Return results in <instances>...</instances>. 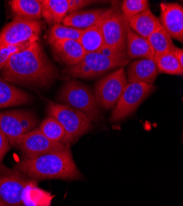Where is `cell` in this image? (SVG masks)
<instances>
[{"label":"cell","mask_w":183,"mask_h":206,"mask_svg":"<svg viewBox=\"0 0 183 206\" xmlns=\"http://www.w3.org/2000/svg\"><path fill=\"white\" fill-rule=\"evenodd\" d=\"M48 115L55 118L65 131L63 144L69 146L92 129V121L87 115L70 106L49 101L46 107Z\"/></svg>","instance_id":"obj_5"},{"label":"cell","mask_w":183,"mask_h":206,"mask_svg":"<svg viewBox=\"0 0 183 206\" xmlns=\"http://www.w3.org/2000/svg\"><path fill=\"white\" fill-rule=\"evenodd\" d=\"M10 149V143L9 139L0 130V164L2 163L4 158Z\"/></svg>","instance_id":"obj_31"},{"label":"cell","mask_w":183,"mask_h":206,"mask_svg":"<svg viewBox=\"0 0 183 206\" xmlns=\"http://www.w3.org/2000/svg\"><path fill=\"white\" fill-rule=\"evenodd\" d=\"M14 168L36 181L50 179L75 181L83 177L69 148L31 158L24 157Z\"/></svg>","instance_id":"obj_2"},{"label":"cell","mask_w":183,"mask_h":206,"mask_svg":"<svg viewBox=\"0 0 183 206\" xmlns=\"http://www.w3.org/2000/svg\"><path fill=\"white\" fill-rule=\"evenodd\" d=\"M38 129L46 138L51 141L63 143L65 137V131L61 124L55 118L48 115L41 123Z\"/></svg>","instance_id":"obj_25"},{"label":"cell","mask_w":183,"mask_h":206,"mask_svg":"<svg viewBox=\"0 0 183 206\" xmlns=\"http://www.w3.org/2000/svg\"><path fill=\"white\" fill-rule=\"evenodd\" d=\"M154 53V57L159 55L174 53L177 47L172 42V38L165 29L160 25L148 38Z\"/></svg>","instance_id":"obj_22"},{"label":"cell","mask_w":183,"mask_h":206,"mask_svg":"<svg viewBox=\"0 0 183 206\" xmlns=\"http://www.w3.org/2000/svg\"><path fill=\"white\" fill-rule=\"evenodd\" d=\"M2 75L11 83L45 87L58 78L59 73L36 41L13 55L2 69Z\"/></svg>","instance_id":"obj_1"},{"label":"cell","mask_w":183,"mask_h":206,"mask_svg":"<svg viewBox=\"0 0 183 206\" xmlns=\"http://www.w3.org/2000/svg\"><path fill=\"white\" fill-rule=\"evenodd\" d=\"M0 206H3V205H1V204H0Z\"/></svg>","instance_id":"obj_33"},{"label":"cell","mask_w":183,"mask_h":206,"mask_svg":"<svg viewBox=\"0 0 183 206\" xmlns=\"http://www.w3.org/2000/svg\"><path fill=\"white\" fill-rule=\"evenodd\" d=\"M129 62L126 52L119 53L104 49L100 52L87 53L82 61L74 66L65 67L62 71L64 78H94L104 75Z\"/></svg>","instance_id":"obj_3"},{"label":"cell","mask_w":183,"mask_h":206,"mask_svg":"<svg viewBox=\"0 0 183 206\" xmlns=\"http://www.w3.org/2000/svg\"><path fill=\"white\" fill-rule=\"evenodd\" d=\"M31 181L15 168L0 164V204L3 206H24L22 194Z\"/></svg>","instance_id":"obj_10"},{"label":"cell","mask_w":183,"mask_h":206,"mask_svg":"<svg viewBox=\"0 0 183 206\" xmlns=\"http://www.w3.org/2000/svg\"><path fill=\"white\" fill-rule=\"evenodd\" d=\"M83 31L76 29L74 27H69L64 25L56 24L52 26L50 28L48 35V41L50 45L59 41H65V40H74L79 41Z\"/></svg>","instance_id":"obj_27"},{"label":"cell","mask_w":183,"mask_h":206,"mask_svg":"<svg viewBox=\"0 0 183 206\" xmlns=\"http://www.w3.org/2000/svg\"><path fill=\"white\" fill-rule=\"evenodd\" d=\"M130 29L142 37L148 39L161 25L158 17L148 9L134 17L126 18Z\"/></svg>","instance_id":"obj_18"},{"label":"cell","mask_w":183,"mask_h":206,"mask_svg":"<svg viewBox=\"0 0 183 206\" xmlns=\"http://www.w3.org/2000/svg\"><path fill=\"white\" fill-rule=\"evenodd\" d=\"M9 5L17 17L37 21L42 17L41 0H13Z\"/></svg>","instance_id":"obj_21"},{"label":"cell","mask_w":183,"mask_h":206,"mask_svg":"<svg viewBox=\"0 0 183 206\" xmlns=\"http://www.w3.org/2000/svg\"><path fill=\"white\" fill-rule=\"evenodd\" d=\"M175 55L177 56V58L178 59L179 62H180V64L182 68L183 69V49H181V48H177L176 51L174 52Z\"/></svg>","instance_id":"obj_32"},{"label":"cell","mask_w":183,"mask_h":206,"mask_svg":"<svg viewBox=\"0 0 183 206\" xmlns=\"http://www.w3.org/2000/svg\"><path fill=\"white\" fill-rule=\"evenodd\" d=\"M126 54L129 59H154V53L148 39L139 36L128 27L126 36Z\"/></svg>","instance_id":"obj_17"},{"label":"cell","mask_w":183,"mask_h":206,"mask_svg":"<svg viewBox=\"0 0 183 206\" xmlns=\"http://www.w3.org/2000/svg\"><path fill=\"white\" fill-rule=\"evenodd\" d=\"M158 69L154 59H141L129 62L127 68L128 83L154 84L158 78Z\"/></svg>","instance_id":"obj_15"},{"label":"cell","mask_w":183,"mask_h":206,"mask_svg":"<svg viewBox=\"0 0 183 206\" xmlns=\"http://www.w3.org/2000/svg\"><path fill=\"white\" fill-rule=\"evenodd\" d=\"M158 73L170 75L183 76V69L174 53L154 57Z\"/></svg>","instance_id":"obj_26"},{"label":"cell","mask_w":183,"mask_h":206,"mask_svg":"<svg viewBox=\"0 0 183 206\" xmlns=\"http://www.w3.org/2000/svg\"><path fill=\"white\" fill-rule=\"evenodd\" d=\"M101 28L104 38L105 48L113 52H126L128 21L118 8L107 10L101 19Z\"/></svg>","instance_id":"obj_6"},{"label":"cell","mask_w":183,"mask_h":206,"mask_svg":"<svg viewBox=\"0 0 183 206\" xmlns=\"http://www.w3.org/2000/svg\"><path fill=\"white\" fill-rule=\"evenodd\" d=\"M69 3V13L80 11V9L85 8L87 5L91 4L93 2L88 0H68Z\"/></svg>","instance_id":"obj_30"},{"label":"cell","mask_w":183,"mask_h":206,"mask_svg":"<svg viewBox=\"0 0 183 206\" xmlns=\"http://www.w3.org/2000/svg\"><path fill=\"white\" fill-rule=\"evenodd\" d=\"M42 17L46 22L56 25L69 14L68 0H41Z\"/></svg>","instance_id":"obj_20"},{"label":"cell","mask_w":183,"mask_h":206,"mask_svg":"<svg viewBox=\"0 0 183 206\" xmlns=\"http://www.w3.org/2000/svg\"><path fill=\"white\" fill-rule=\"evenodd\" d=\"M127 84L128 80L124 67L118 68L98 80L93 91L100 107L114 109Z\"/></svg>","instance_id":"obj_7"},{"label":"cell","mask_w":183,"mask_h":206,"mask_svg":"<svg viewBox=\"0 0 183 206\" xmlns=\"http://www.w3.org/2000/svg\"><path fill=\"white\" fill-rule=\"evenodd\" d=\"M31 101L28 93L15 87L0 76V108L27 104Z\"/></svg>","instance_id":"obj_19"},{"label":"cell","mask_w":183,"mask_h":206,"mask_svg":"<svg viewBox=\"0 0 183 206\" xmlns=\"http://www.w3.org/2000/svg\"><path fill=\"white\" fill-rule=\"evenodd\" d=\"M31 44L32 43H23L17 46H8L2 47L0 49V70L2 71V69L4 68L9 59L13 55H15L17 52L23 51Z\"/></svg>","instance_id":"obj_29"},{"label":"cell","mask_w":183,"mask_h":206,"mask_svg":"<svg viewBox=\"0 0 183 206\" xmlns=\"http://www.w3.org/2000/svg\"><path fill=\"white\" fill-rule=\"evenodd\" d=\"M155 89L156 87L154 84L128 83L113 109L110 120L114 123L120 122L131 115Z\"/></svg>","instance_id":"obj_8"},{"label":"cell","mask_w":183,"mask_h":206,"mask_svg":"<svg viewBox=\"0 0 183 206\" xmlns=\"http://www.w3.org/2000/svg\"><path fill=\"white\" fill-rule=\"evenodd\" d=\"M57 99L59 103L82 112L92 121L100 120V105L97 101L94 91L78 80L70 79L65 82Z\"/></svg>","instance_id":"obj_4"},{"label":"cell","mask_w":183,"mask_h":206,"mask_svg":"<svg viewBox=\"0 0 183 206\" xmlns=\"http://www.w3.org/2000/svg\"><path fill=\"white\" fill-rule=\"evenodd\" d=\"M36 125L37 120L32 112L21 110L0 112V130L13 147L19 138L34 130Z\"/></svg>","instance_id":"obj_11"},{"label":"cell","mask_w":183,"mask_h":206,"mask_svg":"<svg viewBox=\"0 0 183 206\" xmlns=\"http://www.w3.org/2000/svg\"><path fill=\"white\" fill-rule=\"evenodd\" d=\"M149 9L148 0H125L121 4V13L125 18L134 17Z\"/></svg>","instance_id":"obj_28"},{"label":"cell","mask_w":183,"mask_h":206,"mask_svg":"<svg viewBox=\"0 0 183 206\" xmlns=\"http://www.w3.org/2000/svg\"><path fill=\"white\" fill-rule=\"evenodd\" d=\"M14 147L20 149L24 154V157L31 158L54 152L62 151L69 148V146L51 141L46 138L39 129H36L22 135L18 139Z\"/></svg>","instance_id":"obj_12"},{"label":"cell","mask_w":183,"mask_h":206,"mask_svg":"<svg viewBox=\"0 0 183 206\" xmlns=\"http://www.w3.org/2000/svg\"><path fill=\"white\" fill-rule=\"evenodd\" d=\"M79 41L87 54L103 51L105 48V41L101 28L100 21L97 22L96 25L83 31Z\"/></svg>","instance_id":"obj_23"},{"label":"cell","mask_w":183,"mask_h":206,"mask_svg":"<svg viewBox=\"0 0 183 206\" xmlns=\"http://www.w3.org/2000/svg\"><path fill=\"white\" fill-rule=\"evenodd\" d=\"M42 27L41 21H29L15 17L0 31V49L8 46L36 42Z\"/></svg>","instance_id":"obj_9"},{"label":"cell","mask_w":183,"mask_h":206,"mask_svg":"<svg viewBox=\"0 0 183 206\" xmlns=\"http://www.w3.org/2000/svg\"><path fill=\"white\" fill-rule=\"evenodd\" d=\"M159 21L171 38L183 43V7L182 5L176 3H161Z\"/></svg>","instance_id":"obj_13"},{"label":"cell","mask_w":183,"mask_h":206,"mask_svg":"<svg viewBox=\"0 0 183 206\" xmlns=\"http://www.w3.org/2000/svg\"><path fill=\"white\" fill-rule=\"evenodd\" d=\"M52 195L38 187L37 181L32 180L25 187L22 194L24 206H50Z\"/></svg>","instance_id":"obj_24"},{"label":"cell","mask_w":183,"mask_h":206,"mask_svg":"<svg viewBox=\"0 0 183 206\" xmlns=\"http://www.w3.org/2000/svg\"><path fill=\"white\" fill-rule=\"evenodd\" d=\"M107 10V9H99L77 11L74 13H69L62 22L64 25L67 26L84 31L99 22Z\"/></svg>","instance_id":"obj_16"},{"label":"cell","mask_w":183,"mask_h":206,"mask_svg":"<svg viewBox=\"0 0 183 206\" xmlns=\"http://www.w3.org/2000/svg\"><path fill=\"white\" fill-rule=\"evenodd\" d=\"M54 59L66 67L74 66L82 61L87 55L79 41H59L51 45Z\"/></svg>","instance_id":"obj_14"}]
</instances>
